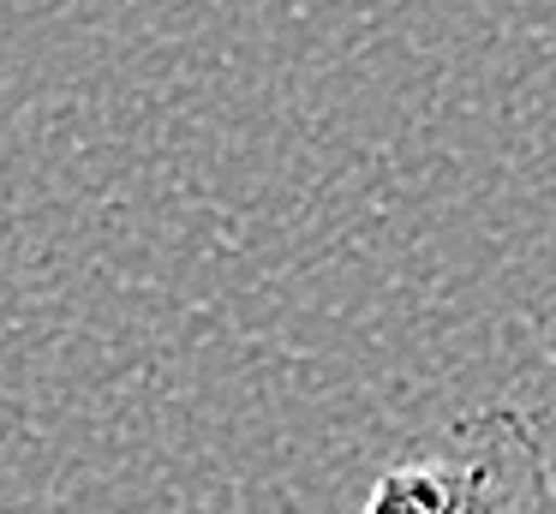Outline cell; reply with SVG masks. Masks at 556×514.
<instances>
[{"label":"cell","instance_id":"1","mask_svg":"<svg viewBox=\"0 0 556 514\" xmlns=\"http://www.w3.org/2000/svg\"><path fill=\"white\" fill-rule=\"evenodd\" d=\"M359 514H556L532 413L496 401L448 418L371 478Z\"/></svg>","mask_w":556,"mask_h":514},{"label":"cell","instance_id":"2","mask_svg":"<svg viewBox=\"0 0 556 514\" xmlns=\"http://www.w3.org/2000/svg\"><path fill=\"white\" fill-rule=\"evenodd\" d=\"M532 430H539V449H544V473H551V490H556V353L532 371Z\"/></svg>","mask_w":556,"mask_h":514}]
</instances>
